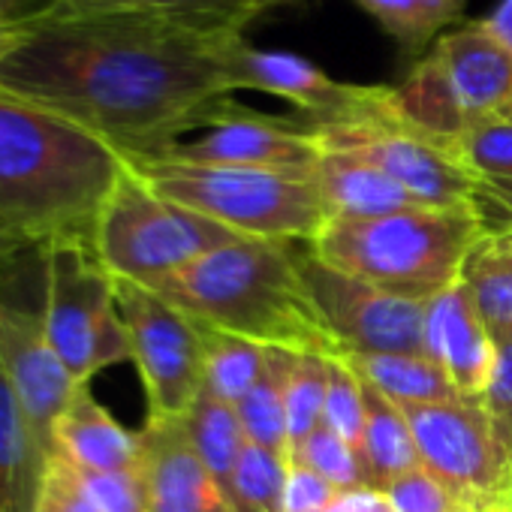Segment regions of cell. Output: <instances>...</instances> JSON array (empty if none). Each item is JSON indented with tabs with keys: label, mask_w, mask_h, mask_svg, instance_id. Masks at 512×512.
Here are the masks:
<instances>
[{
	"label": "cell",
	"mask_w": 512,
	"mask_h": 512,
	"mask_svg": "<svg viewBox=\"0 0 512 512\" xmlns=\"http://www.w3.org/2000/svg\"><path fill=\"white\" fill-rule=\"evenodd\" d=\"M238 37V25L199 13L49 16L0 58V94L151 160L232 94L223 55Z\"/></svg>",
	"instance_id": "cell-1"
},
{
	"label": "cell",
	"mask_w": 512,
	"mask_h": 512,
	"mask_svg": "<svg viewBox=\"0 0 512 512\" xmlns=\"http://www.w3.org/2000/svg\"><path fill=\"white\" fill-rule=\"evenodd\" d=\"M127 157L79 124L0 94V229L46 247L94 241Z\"/></svg>",
	"instance_id": "cell-2"
},
{
	"label": "cell",
	"mask_w": 512,
	"mask_h": 512,
	"mask_svg": "<svg viewBox=\"0 0 512 512\" xmlns=\"http://www.w3.org/2000/svg\"><path fill=\"white\" fill-rule=\"evenodd\" d=\"M290 244L238 238L148 290L205 329L287 353L341 356Z\"/></svg>",
	"instance_id": "cell-3"
},
{
	"label": "cell",
	"mask_w": 512,
	"mask_h": 512,
	"mask_svg": "<svg viewBox=\"0 0 512 512\" xmlns=\"http://www.w3.org/2000/svg\"><path fill=\"white\" fill-rule=\"evenodd\" d=\"M488 232L476 202L416 205L380 217H332L308 247L344 275L428 305L461 278Z\"/></svg>",
	"instance_id": "cell-4"
},
{
	"label": "cell",
	"mask_w": 512,
	"mask_h": 512,
	"mask_svg": "<svg viewBox=\"0 0 512 512\" xmlns=\"http://www.w3.org/2000/svg\"><path fill=\"white\" fill-rule=\"evenodd\" d=\"M160 196L199 211L244 238L314 241L329 214L314 172L127 160Z\"/></svg>",
	"instance_id": "cell-5"
},
{
	"label": "cell",
	"mask_w": 512,
	"mask_h": 512,
	"mask_svg": "<svg viewBox=\"0 0 512 512\" xmlns=\"http://www.w3.org/2000/svg\"><path fill=\"white\" fill-rule=\"evenodd\" d=\"M238 238L244 235L160 196L127 163L100 211L91 244L112 278L154 287Z\"/></svg>",
	"instance_id": "cell-6"
},
{
	"label": "cell",
	"mask_w": 512,
	"mask_h": 512,
	"mask_svg": "<svg viewBox=\"0 0 512 512\" xmlns=\"http://www.w3.org/2000/svg\"><path fill=\"white\" fill-rule=\"evenodd\" d=\"M43 326L64 368L79 380L130 362V341L115 299V278L91 241H52L40 250Z\"/></svg>",
	"instance_id": "cell-7"
},
{
	"label": "cell",
	"mask_w": 512,
	"mask_h": 512,
	"mask_svg": "<svg viewBox=\"0 0 512 512\" xmlns=\"http://www.w3.org/2000/svg\"><path fill=\"white\" fill-rule=\"evenodd\" d=\"M302 127L320 151H341L374 163L422 205H464L479 196L482 181L452 148L419 136L392 115L386 85H371L368 100L353 115L326 124L302 121Z\"/></svg>",
	"instance_id": "cell-8"
},
{
	"label": "cell",
	"mask_w": 512,
	"mask_h": 512,
	"mask_svg": "<svg viewBox=\"0 0 512 512\" xmlns=\"http://www.w3.org/2000/svg\"><path fill=\"white\" fill-rule=\"evenodd\" d=\"M115 299L139 368L148 416H187L205 389V326L160 293L115 278Z\"/></svg>",
	"instance_id": "cell-9"
},
{
	"label": "cell",
	"mask_w": 512,
	"mask_h": 512,
	"mask_svg": "<svg viewBox=\"0 0 512 512\" xmlns=\"http://www.w3.org/2000/svg\"><path fill=\"white\" fill-rule=\"evenodd\" d=\"M410 422L419 464L437 476L467 512L512 506V464L473 401L398 404Z\"/></svg>",
	"instance_id": "cell-10"
},
{
	"label": "cell",
	"mask_w": 512,
	"mask_h": 512,
	"mask_svg": "<svg viewBox=\"0 0 512 512\" xmlns=\"http://www.w3.org/2000/svg\"><path fill=\"white\" fill-rule=\"evenodd\" d=\"M305 284L341 353H425V302L392 296L299 253Z\"/></svg>",
	"instance_id": "cell-11"
},
{
	"label": "cell",
	"mask_w": 512,
	"mask_h": 512,
	"mask_svg": "<svg viewBox=\"0 0 512 512\" xmlns=\"http://www.w3.org/2000/svg\"><path fill=\"white\" fill-rule=\"evenodd\" d=\"M196 130V139H178L151 160L290 172H314L320 160V145L302 127V121L241 109L229 97L217 103Z\"/></svg>",
	"instance_id": "cell-12"
},
{
	"label": "cell",
	"mask_w": 512,
	"mask_h": 512,
	"mask_svg": "<svg viewBox=\"0 0 512 512\" xmlns=\"http://www.w3.org/2000/svg\"><path fill=\"white\" fill-rule=\"evenodd\" d=\"M0 371H4L31 431L55 458V425L82 386L49 344L43 311L16 299H0Z\"/></svg>",
	"instance_id": "cell-13"
},
{
	"label": "cell",
	"mask_w": 512,
	"mask_h": 512,
	"mask_svg": "<svg viewBox=\"0 0 512 512\" xmlns=\"http://www.w3.org/2000/svg\"><path fill=\"white\" fill-rule=\"evenodd\" d=\"M223 70L232 91H263L281 100H290L302 109V121L326 124L341 121L362 109L371 94V85H344L326 76L317 64L290 55V52H260L244 43V37L232 40L223 55Z\"/></svg>",
	"instance_id": "cell-14"
},
{
	"label": "cell",
	"mask_w": 512,
	"mask_h": 512,
	"mask_svg": "<svg viewBox=\"0 0 512 512\" xmlns=\"http://www.w3.org/2000/svg\"><path fill=\"white\" fill-rule=\"evenodd\" d=\"M139 443V476L148 512H235L205 467L184 416H148Z\"/></svg>",
	"instance_id": "cell-15"
},
{
	"label": "cell",
	"mask_w": 512,
	"mask_h": 512,
	"mask_svg": "<svg viewBox=\"0 0 512 512\" xmlns=\"http://www.w3.org/2000/svg\"><path fill=\"white\" fill-rule=\"evenodd\" d=\"M425 353L464 401H482L494 365V335L461 278L425 305Z\"/></svg>",
	"instance_id": "cell-16"
},
{
	"label": "cell",
	"mask_w": 512,
	"mask_h": 512,
	"mask_svg": "<svg viewBox=\"0 0 512 512\" xmlns=\"http://www.w3.org/2000/svg\"><path fill=\"white\" fill-rule=\"evenodd\" d=\"M434 49L440 52L473 124L512 115V52L485 22H461L446 31Z\"/></svg>",
	"instance_id": "cell-17"
},
{
	"label": "cell",
	"mask_w": 512,
	"mask_h": 512,
	"mask_svg": "<svg viewBox=\"0 0 512 512\" xmlns=\"http://www.w3.org/2000/svg\"><path fill=\"white\" fill-rule=\"evenodd\" d=\"M55 455L85 473H133L139 470V431L124 428L82 383L55 425Z\"/></svg>",
	"instance_id": "cell-18"
},
{
	"label": "cell",
	"mask_w": 512,
	"mask_h": 512,
	"mask_svg": "<svg viewBox=\"0 0 512 512\" xmlns=\"http://www.w3.org/2000/svg\"><path fill=\"white\" fill-rule=\"evenodd\" d=\"M389 109L401 124L446 148H455V142L473 124L434 46L428 55L410 64L398 85L389 88Z\"/></svg>",
	"instance_id": "cell-19"
},
{
	"label": "cell",
	"mask_w": 512,
	"mask_h": 512,
	"mask_svg": "<svg viewBox=\"0 0 512 512\" xmlns=\"http://www.w3.org/2000/svg\"><path fill=\"white\" fill-rule=\"evenodd\" d=\"M314 181L323 196L326 214L332 217H380L404 208L422 205L410 190H404L395 178H389L374 163L341 154L320 151L314 166Z\"/></svg>",
	"instance_id": "cell-20"
},
{
	"label": "cell",
	"mask_w": 512,
	"mask_h": 512,
	"mask_svg": "<svg viewBox=\"0 0 512 512\" xmlns=\"http://www.w3.org/2000/svg\"><path fill=\"white\" fill-rule=\"evenodd\" d=\"M49 461L0 371V512H37Z\"/></svg>",
	"instance_id": "cell-21"
},
{
	"label": "cell",
	"mask_w": 512,
	"mask_h": 512,
	"mask_svg": "<svg viewBox=\"0 0 512 512\" xmlns=\"http://www.w3.org/2000/svg\"><path fill=\"white\" fill-rule=\"evenodd\" d=\"M347 365L395 404L464 401L446 371L419 353H341Z\"/></svg>",
	"instance_id": "cell-22"
},
{
	"label": "cell",
	"mask_w": 512,
	"mask_h": 512,
	"mask_svg": "<svg viewBox=\"0 0 512 512\" xmlns=\"http://www.w3.org/2000/svg\"><path fill=\"white\" fill-rule=\"evenodd\" d=\"M362 398H365V464L371 473V485L377 491H386L398 476L422 467L419 449L404 410L392 398H386L365 380H362Z\"/></svg>",
	"instance_id": "cell-23"
},
{
	"label": "cell",
	"mask_w": 512,
	"mask_h": 512,
	"mask_svg": "<svg viewBox=\"0 0 512 512\" xmlns=\"http://www.w3.org/2000/svg\"><path fill=\"white\" fill-rule=\"evenodd\" d=\"M461 281L470 287L491 335H512V226L491 229L476 244Z\"/></svg>",
	"instance_id": "cell-24"
},
{
	"label": "cell",
	"mask_w": 512,
	"mask_h": 512,
	"mask_svg": "<svg viewBox=\"0 0 512 512\" xmlns=\"http://www.w3.org/2000/svg\"><path fill=\"white\" fill-rule=\"evenodd\" d=\"M398 43L401 55L419 61L452 25L464 19L470 0H356Z\"/></svg>",
	"instance_id": "cell-25"
},
{
	"label": "cell",
	"mask_w": 512,
	"mask_h": 512,
	"mask_svg": "<svg viewBox=\"0 0 512 512\" xmlns=\"http://www.w3.org/2000/svg\"><path fill=\"white\" fill-rule=\"evenodd\" d=\"M287 350L269 347L266 368L253 389L235 404L238 422L244 428V437L263 449H272L290 461V443H287V404H284V377L290 365Z\"/></svg>",
	"instance_id": "cell-26"
},
{
	"label": "cell",
	"mask_w": 512,
	"mask_h": 512,
	"mask_svg": "<svg viewBox=\"0 0 512 512\" xmlns=\"http://www.w3.org/2000/svg\"><path fill=\"white\" fill-rule=\"evenodd\" d=\"M184 419H187V431H190L205 467L211 470V476L229 497L232 473H235L238 455L247 443L244 428L238 422V410L232 404L214 398L208 389H202Z\"/></svg>",
	"instance_id": "cell-27"
},
{
	"label": "cell",
	"mask_w": 512,
	"mask_h": 512,
	"mask_svg": "<svg viewBox=\"0 0 512 512\" xmlns=\"http://www.w3.org/2000/svg\"><path fill=\"white\" fill-rule=\"evenodd\" d=\"M266 359L269 347L263 344L205 329V389L232 407L260 380Z\"/></svg>",
	"instance_id": "cell-28"
},
{
	"label": "cell",
	"mask_w": 512,
	"mask_h": 512,
	"mask_svg": "<svg viewBox=\"0 0 512 512\" xmlns=\"http://www.w3.org/2000/svg\"><path fill=\"white\" fill-rule=\"evenodd\" d=\"M296 0H61L55 16H100V13H199L220 16L241 31L275 7Z\"/></svg>",
	"instance_id": "cell-29"
},
{
	"label": "cell",
	"mask_w": 512,
	"mask_h": 512,
	"mask_svg": "<svg viewBox=\"0 0 512 512\" xmlns=\"http://www.w3.org/2000/svg\"><path fill=\"white\" fill-rule=\"evenodd\" d=\"M329 359L314 353H293L284 377V404H287V443L290 461L302 443L323 425L326 392H329Z\"/></svg>",
	"instance_id": "cell-30"
},
{
	"label": "cell",
	"mask_w": 512,
	"mask_h": 512,
	"mask_svg": "<svg viewBox=\"0 0 512 512\" xmlns=\"http://www.w3.org/2000/svg\"><path fill=\"white\" fill-rule=\"evenodd\" d=\"M287 467L290 461L284 455L247 440L232 473V488H229L232 509L235 512H284Z\"/></svg>",
	"instance_id": "cell-31"
},
{
	"label": "cell",
	"mask_w": 512,
	"mask_h": 512,
	"mask_svg": "<svg viewBox=\"0 0 512 512\" xmlns=\"http://www.w3.org/2000/svg\"><path fill=\"white\" fill-rule=\"evenodd\" d=\"M323 422L362 458L365 464V398L362 380L347 365L344 356L329 359V392H326V413ZM368 467V464H365ZM371 476V473H368ZM374 488V485H371Z\"/></svg>",
	"instance_id": "cell-32"
},
{
	"label": "cell",
	"mask_w": 512,
	"mask_h": 512,
	"mask_svg": "<svg viewBox=\"0 0 512 512\" xmlns=\"http://www.w3.org/2000/svg\"><path fill=\"white\" fill-rule=\"evenodd\" d=\"M455 157L479 181H512V121L482 118L455 142Z\"/></svg>",
	"instance_id": "cell-33"
},
{
	"label": "cell",
	"mask_w": 512,
	"mask_h": 512,
	"mask_svg": "<svg viewBox=\"0 0 512 512\" xmlns=\"http://www.w3.org/2000/svg\"><path fill=\"white\" fill-rule=\"evenodd\" d=\"M293 461H302L305 467H311L314 473L329 479L338 491L371 488V476H368V467L362 464V458L326 422L317 425V431L302 443V449L296 452Z\"/></svg>",
	"instance_id": "cell-34"
},
{
	"label": "cell",
	"mask_w": 512,
	"mask_h": 512,
	"mask_svg": "<svg viewBox=\"0 0 512 512\" xmlns=\"http://www.w3.org/2000/svg\"><path fill=\"white\" fill-rule=\"evenodd\" d=\"M479 404L494 428L500 449L512 464V335L494 338V365Z\"/></svg>",
	"instance_id": "cell-35"
},
{
	"label": "cell",
	"mask_w": 512,
	"mask_h": 512,
	"mask_svg": "<svg viewBox=\"0 0 512 512\" xmlns=\"http://www.w3.org/2000/svg\"><path fill=\"white\" fill-rule=\"evenodd\" d=\"M395 512H467L461 500L425 467L398 476L386 491Z\"/></svg>",
	"instance_id": "cell-36"
},
{
	"label": "cell",
	"mask_w": 512,
	"mask_h": 512,
	"mask_svg": "<svg viewBox=\"0 0 512 512\" xmlns=\"http://www.w3.org/2000/svg\"><path fill=\"white\" fill-rule=\"evenodd\" d=\"M37 512H103V509L91 497L85 476L67 458L55 455L46 467Z\"/></svg>",
	"instance_id": "cell-37"
},
{
	"label": "cell",
	"mask_w": 512,
	"mask_h": 512,
	"mask_svg": "<svg viewBox=\"0 0 512 512\" xmlns=\"http://www.w3.org/2000/svg\"><path fill=\"white\" fill-rule=\"evenodd\" d=\"M79 470V467H76ZM85 485L103 512H148L139 470L133 473H85Z\"/></svg>",
	"instance_id": "cell-38"
},
{
	"label": "cell",
	"mask_w": 512,
	"mask_h": 512,
	"mask_svg": "<svg viewBox=\"0 0 512 512\" xmlns=\"http://www.w3.org/2000/svg\"><path fill=\"white\" fill-rule=\"evenodd\" d=\"M335 497L338 488L329 479H323L302 461H290L284 485V512H326Z\"/></svg>",
	"instance_id": "cell-39"
},
{
	"label": "cell",
	"mask_w": 512,
	"mask_h": 512,
	"mask_svg": "<svg viewBox=\"0 0 512 512\" xmlns=\"http://www.w3.org/2000/svg\"><path fill=\"white\" fill-rule=\"evenodd\" d=\"M31 256H40V247L0 229V299L10 296V287L16 284L25 260H31Z\"/></svg>",
	"instance_id": "cell-40"
},
{
	"label": "cell",
	"mask_w": 512,
	"mask_h": 512,
	"mask_svg": "<svg viewBox=\"0 0 512 512\" xmlns=\"http://www.w3.org/2000/svg\"><path fill=\"white\" fill-rule=\"evenodd\" d=\"M61 10V0H0V25L28 28Z\"/></svg>",
	"instance_id": "cell-41"
},
{
	"label": "cell",
	"mask_w": 512,
	"mask_h": 512,
	"mask_svg": "<svg viewBox=\"0 0 512 512\" xmlns=\"http://www.w3.org/2000/svg\"><path fill=\"white\" fill-rule=\"evenodd\" d=\"M326 512H395L389 497L377 488H350L338 491Z\"/></svg>",
	"instance_id": "cell-42"
},
{
	"label": "cell",
	"mask_w": 512,
	"mask_h": 512,
	"mask_svg": "<svg viewBox=\"0 0 512 512\" xmlns=\"http://www.w3.org/2000/svg\"><path fill=\"white\" fill-rule=\"evenodd\" d=\"M476 202L479 205H494L497 211L506 214L503 226H512V181H482Z\"/></svg>",
	"instance_id": "cell-43"
},
{
	"label": "cell",
	"mask_w": 512,
	"mask_h": 512,
	"mask_svg": "<svg viewBox=\"0 0 512 512\" xmlns=\"http://www.w3.org/2000/svg\"><path fill=\"white\" fill-rule=\"evenodd\" d=\"M488 25V31L512 52V0H500L494 7V13L488 19H482Z\"/></svg>",
	"instance_id": "cell-44"
},
{
	"label": "cell",
	"mask_w": 512,
	"mask_h": 512,
	"mask_svg": "<svg viewBox=\"0 0 512 512\" xmlns=\"http://www.w3.org/2000/svg\"><path fill=\"white\" fill-rule=\"evenodd\" d=\"M22 37V28H7V25H0V58H4Z\"/></svg>",
	"instance_id": "cell-45"
},
{
	"label": "cell",
	"mask_w": 512,
	"mask_h": 512,
	"mask_svg": "<svg viewBox=\"0 0 512 512\" xmlns=\"http://www.w3.org/2000/svg\"><path fill=\"white\" fill-rule=\"evenodd\" d=\"M509 121H512V115H509Z\"/></svg>",
	"instance_id": "cell-46"
}]
</instances>
